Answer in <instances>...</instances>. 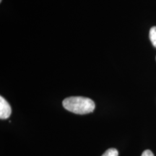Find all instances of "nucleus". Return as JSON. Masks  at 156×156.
<instances>
[{"label":"nucleus","instance_id":"f257e3e1","mask_svg":"<svg viewBox=\"0 0 156 156\" xmlns=\"http://www.w3.org/2000/svg\"><path fill=\"white\" fill-rule=\"evenodd\" d=\"M62 105L66 110L76 114H90L95 108V104L93 100L80 96L67 98L63 101Z\"/></svg>","mask_w":156,"mask_h":156},{"label":"nucleus","instance_id":"f03ea898","mask_svg":"<svg viewBox=\"0 0 156 156\" xmlns=\"http://www.w3.org/2000/svg\"><path fill=\"white\" fill-rule=\"evenodd\" d=\"M12 113L11 107L9 103L2 96L0 97V118L6 119L10 116Z\"/></svg>","mask_w":156,"mask_h":156},{"label":"nucleus","instance_id":"7ed1b4c3","mask_svg":"<svg viewBox=\"0 0 156 156\" xmlns=\"http://www.w3.org/2000/svg\"><path fill=\"white\" fill-rule=\"evenodd\" d=\"M149 37L152 44L156 48V26L152 27L151 30H150Z\"/></svg>","mask_w":156,"mask_h":156},{"label":"nucleus","instance_id":"20e7f679","mask_svg":"<svg viewBox=\"0 0 156 156\" xmlns=\"http://www.w3.org/2000/svg\"><path fill=\"white\" fill-rule=\"evenodd\" d=\"M101 156H119V152L115 148H110L107 150Z\"/></svg>","mask_w":156,"mask_h":156},{"label":"nucleus","instance_id":"39448f33","mask_svg":"<svg viewBox=\"0 0 156 156\" xmlns=\"http://www.w3.org/2000/svg\"><path fill=\"white\" fill-rule=\"evenodd\" d=\"M141 156H155V155H154V154L151 151H150V150H146V151H145L143 153H142Z\"/></svg>","mask_w":156,"mask_h":156},{"label":"nucleus","instance_id":"423d86ee","mask_svg":"<svg viewBox=\"0 0 156 156\" xmlns=\"http://www.w3.org/2000/svg\"><path fill=\"white\" fill-rule=\"evenodd\" d=\"M2 0H0V2H2Z\"/></svg>","mask_w":156,"mask_h":156}]
</instances>
